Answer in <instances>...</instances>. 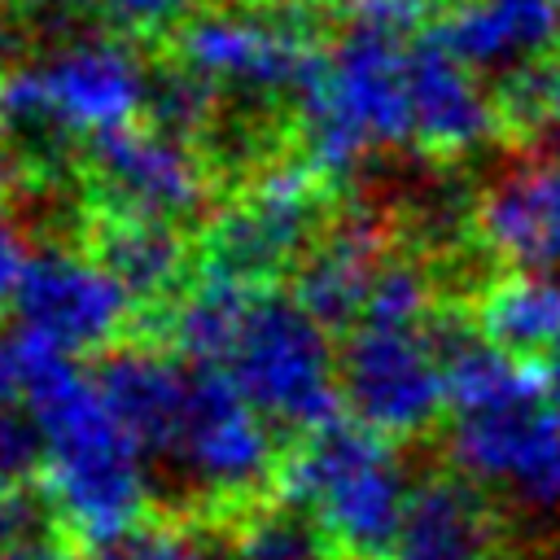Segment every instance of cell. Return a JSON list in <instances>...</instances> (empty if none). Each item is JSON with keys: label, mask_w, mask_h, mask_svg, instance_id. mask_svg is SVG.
Wrapping results in <instances>:
<instances>
[{"label": "cell", "mask_w": 560, "mask_h": 560, "mask_svg": "<svg viewBox=\"0 0 560 560\" xmlns=\"http://www.w3.org/2000/svg\"><path fill=\"white\" fill-rule=\"evenodd\" d=\"M411 88V144L433 162H459L503 136L494 92H481L477 70L459 61L433 26L411 39L407 52Z\"/></svg>", "instance_id": "8fae6325"}, {"label": "cell", "mask_w": 560, "mask_h": 560, "mask_svg": "<svg viewBox=\"0 0 560 560\" xmlns=\"http://www.w3.org/2000/svg\"><path fill=\"white\" fill-rule=\"evenodd\" d=\"M92 376L109 398V407L118 411V420L144 446L149 468H158L179 438L192 368L171 350H158L149 341H127V346L101 350L92 363Z\"/></svg>", "instance_id": "ac0fdd59"}, {"label": "cell", "mask_w": 560, "mask_h": 560, "mask_svg": "<svg viewBox=\"0 0 560 560\" xmlns=\"http://www.w3.org/2000/svg\"><path fill=\"white\" fill-rule=\"evenodd\" d=\"M446 284H442V267L424 262L420 254H385L372 289H368V306H363V324H381V328H420L438 306H442Z\"/></svg>", "instance_id": "cb8c5ba5"}, {"label": "cell", "mask_w": 560, "mask_h": 560, "mask_svg": "<svg viewBox=\"0 0 560 560\" xmlns=\"http://www.w3.org/2000/svg\"><path fill=\"white\" fill-rule=\"evenodd\" d=\"M451 468L477 481H516L534 490L560 464V407L551 398H521L490 411L455 416L446 429Z\"/></svg>", "instance_id": "e0dca14e"}, {"label": "cell", "mask_w": 560, "mask_h": 560, "mask_svg": "<svg viewBox=\"0 0 560 560\" xmlns=\"http://www.w3.org/2000/svg\"><path fill=\"white\" fill-rule=\"evenodd\" d=\"M276 424L236 389L223 368H192L188 411L171 455L158 472H175L192 503L206 512H249L280 481Z\"/></svg>", "instance_id": "8992f818"}, {"label": "cell", "mask_w": 560, "mask_h": 560, "mask_svg": "<svg viewBox=\"0 0 560 560\" xmlns=\"http://www.w3.org/2000/svg\"><path fill=\"white\" fill-rule=\"evenodd\" d=\"M83 236H88V254L131 293V302L140 311H149L144 328L162 332L171 306L197 280L192 276V245L179 232V223L158 219V214L96 206Z\"/></svg>", "instance_id": "5bb4252c"}, {"label": "cell", "mask_w": 560, "mask_h": 560, "mask_svg": "<svg viewBox=\"0 0 560 560\" xmlns=\"http://www.w3.org/2000/svg\"><path fill=\"white\" fill-rule=\"evenodd\" d=\"M468 236L503 267H560V158H529L481 184L468 206Z\"/></svg>", "instance_id": "7c38bea8"}, {"label": "cell", "mask_w": 560, "mask_h": 560, "mask_svg": "<svg viewBox=\"0 0 560 560\" xmlns=\"http://www.w3.org/2000/svg\"><path fill=\"white\" fill-rule=\"evenodd\" d=\"M494 105H499L508 144H534L542 136H556L560 131V48L503 70L494 83Z\"/></svg>", "instance_id": "7402d4cb"}, {"label": "cell", "mask_w": 560, "mask_h": 560, "mask_svg": "<svg viewBox=\"0 0 560 560\" xmlns=\"http://www.w3.org/2000/svg\"><path fill=\"white\" fill-rule=\"evenodd\" d=\"M442 13L438 0H354V22H376V26H389V31H416L424 18Z\"/></svg>", "instance_id": "4316f807"}, {"label": "cell", "mask_w": 560, "mask_h": 560, "mask_svg": "<svg viewBox=\"0 0 560 560\" xmlns=\"http://www.w3.org/2000/svg\"><path fill=\"white\" fill-rule=\"evenodd\" d=\"M433 35L477 74H503L560 48V0H464L442 13Z\"/></svg>", "instance_id": "d6986e66"}, {"label": "cell", "mask_w": 560, "mask_h": 560, "mask_svg": "<svg viewBox=\"0 0 560 560\" xmlns=\"http://www.w3.org/2000/svg\"><path fill=\"white\" fill-rule=\"evenodd\" d=\"M13 398H22V394H18V368H13V346H9V341H0V411H4V407H13Z\"/></svg>", "instance_id": "4dcf8cb0"}, {"label": "cell", "mask_w": 560, "mask_h": 560, "mask_svg": "<svg viewBox=\"0 0 560 560\" xmlns=\"http://www.w3.org/2000/svg\"><path fill=\"white\" fill-rule=\"evenodd\" d=\"M44 468V433L31 411H0V490L39 481Z\"/></svg>", "instance_id": "484cf974"}, {"label": "cell", "mask_w": 560, "mask_h": 560, "mask_svg": "<svg viewBox=\"0 0 560 560\" xmlns=\"http://www.w3.org/2000/svg\"><path fill=\"white\" fill-rule=\"evenodd\" d=\"M18 394L44 433L39 486L57 508L66 538L96 551L144 525L149 455L118 420L96 376L35 328H18Z\"/></svg>", "instance_id": "6da1fadb"}, {"label": "cell", "mask_w": 560, "mask_h": 560, "mask_svg": "<svg viewBox=\"0 0 560 560\" xmlns=\"http://www.w3.org/2000/svg\"><path fill=\"white\" fill-rule=\"evenodd\" d=\"M468 311L477 332L516 359H547L551 346H560V280L542 271L508 267L477 280Z\"/></svg>", "instance_id": "ffe728a7"}, {"label": "cell", "mask_w": 560, "mask_h": 560, "mask_svg": "<svg viewBox=\"0 0 560 560\" xmlns=\"http://www.w3.org/2000/svg\"><path fill=\"white\" fill-rule=\"evenodd\" d=\"M223 372L276 429L293 438L324 433L350 416L328 328L276 284L258 289L249 302Z\"/></svg>", "instance_id": "277c9868"}, {"label": "cell", "mask_w": 560, "mask_h": 560, "mask_svg": "<svg viewBox=\"0 0 560 560\" xmlns=\"http://www.w3.org/2000/svg\"><path fill=\"white\" fill-rule=\"evenodd\" d=\"M35 88L44 118L61 136H96L105 127H127L144 109L149 74L144 61L118 39H83L52 61L35 66Z\"/></svg>", "instance_id": "4fadbf2b"}, {"label": "cell", "mask_w": 560, "mask_h": 560, "mask_svg": "<svg viewBox=\"0 0 560 560\" xmlns=\"http://www.w3.org/2000/svg\"><path fill=\"white\" fill-rule=\"evenodd\" d=\"M542 368H547V394L560 407V346H551V354L542 359Z\"/></svg>", "instance_id": "1f68e13d"}, {"label": "cell", "mask_w": 560, "mask_h": 560, "mask_svg": "<svg viewBox=\"0 0 560 560\" xmlns=\"http://www.w3.org/2000/svg\"><path fill=\"white\" fill-rule=\"evenodd\" d=\"M407 31L350 22L332 39L328 74L298 101L302 158L328 179H346L368 149L411 140Z\"/></svg>", "instance_id": "7a4b0ae2"}, {"label": "cell", "mask_w": 560, "mask_h": 560, "mask_svg": "<svg viewBox=\"0 0 560 560\" xmlns=\"http://www.w3.org/2000/svg\"><path fill=\"white\" fill-rule=\"evenodd\" d=\"M385 254H389L385 219L372 210H359V206H341L328 214L324 232L293 267L289 293L328 332H350L363 324L368 289H372Z\"/></svg>", "instance_id": "9a60e30c"}, {"label": "cell", "mask_w": 560, "mask_h": 560, "mask_svg": "<svg viewBox=\"0 0 560 560\" xmlns=\"http://www.w3.org/2000/svg\"><path fill=\"white\" fill-rule=\"evenodd\" d=\"M0 4H13V0H0Z\"/></svg>", "instance_id": "836d02e7"}, {"label": "cell", "mask_w": 560, "mask_h": 560, "mask_svg": "<svg viewBox=\"0 0 560 560\" xmlns=\"http://www.w3.org/2000/svg\"><path fill=\"white\" fill-rule=\"evenodd\" d=\"M232 560H341V551L306 508L280 499V508L254 503L249 512H241Z\"/></svg>", "instance_id": "603a6c76"}, {"label": "cell", "mask_w": 560, "mask_h": 560, "mask_svg": "<svg viewBox=\"0 0 560 560\" xmlns=\"http://www.w3.org/2000/svg\"><path fill=\"white\" fill-rule=\"evenodd\" d=\"M276 494L306 508L341 560H394L411 486L402 481L394 442L346 416L324 433L298 438L280 464Z\"/></svg>", "instance_id": "3957f363"}, {"label": "cell", "mask_w": 560, "mask_h": 560, "mask_svg": "<svg viewBox=\"0 0 560 560\" xmlns=\"http://www.w3.org/2000/svg\"><path fill=\"white\" fill-rule=\"evenodd\" d=\"M144 560H232V551L197 538V534H175V529H158L153 547Z\"/></svg>", "instance_id": "f546056e"}, {"label": "cell", "mask_w": 560, "mask_h": 560, "mask_svg": "<svg viewBox=\"0 0 560 560\" xmlns=\"http://www.w3.org/2000/svg\"><path fill=\"white\" fill-rule=\"evenodd\" d=\"M83 158L96 175V206L179 223L210 201V166L197 158V144L149 122L105 127L88 136Z\"/></svg>", "instance_id": "9c48e42d"}, {"label": "cell", "mask_w": 560, "mask_h": 560, "mask_svg": "<svg viewBox=\"0 0 560 560\" xmlns=\"http://www.w3.org/2000/svg\"><path fill=\"white\" fill-rule=\"evenodd\" d=\"M551 144H556V153H560V131H556V136H551Z\"/></svg>", "instance_id": "d6a6232c"}, {"label": "cell", "mask_w": 560, "mask_h": 560, "mask_svg": "<svg viewBox=\"0 0 560 560\" xmlns=\"http://www.w3.org/2000/svg\"><path fill=\"white\" fill-rule=\"evenodd\" d=\"M337 381L346 411L394 446L424 438L451 411L442 359L420 328H350L337 350Z\"/></svg>", "instance_id": "ba28073f"}, {"label": "cell", "mask_w": 560, "mask_h": 560, "mask_svg": "<svg viewBox=\"0 0 560 560\" xmlns=\"http://www.w3.org/2000/svg\"><path fill=\"white\" fill-rule=\"evenodd\" d=\"M18 328H35L70 354H101L140 324L131 293L96 262L70 249H39L13 298Z\"/></svg>", "instance_id": "30bf717a"}, {"label": "cell", "mask_w": 560, "mask_h": 560, "mask_svg": "<svg viewBox=\"0 0 560 560\" xmlns=\"http://www.w3.org/2000/svg\"><path fill=\"white\" fill-rule=\"evenodd\" d=\"M508 547V512L486 481L442 468L411 486L394 560H499Z\"/></svg>", "instance_id": "2e32d148"}, {"label": "cell", "mask_w": 560, "mask_h": 560, "mask_svg": "<svg viewBox=\"0 0 560 560\" xmlns=\"http://www.w3.org/2000/svg\"><path fill=\"white\" fill-rule=\"evenodd\" d=\"M254 298H258V284L201 267L162 324L166 350L179 354L188 368H223Z\"/></svg>", "instance_id": "44dd1931"}, {"label": "cell", "mask_w": 560, "mask_h": 560, "mask_svg": "<svg viewBox=\"0 0 560 560\" xmlns=\"http://www.w3.org/2000/svg\"><path fill=\"white\" fill-rule=\"evenodd\" d=\"M332 184L306 158L262 162L236 201H228L201 232V267L271 289L280 271H293L324 232V206Z\"/></svg>", "instance_id": "52a82bcc"}, {"label": "cell", "mask_w": 560, "mask_h": 560, "mask_svg": "<svg viewBox=\"0 0 560 560\" xmlns=\"http://www.w3.org/2000/svg\"><path fill=\"white\" fill-rule=\"evenodd\" d=\"M109 18H118L131 31H153V26H171L179 22L184 9H192V0H101Z\"/></svg>", "instance_id": "f1b7e54d"}, {"label": "cell", "mask_w": 560, "mask_h": 560, "mask_svg": "<svg viewBox=\"0 0 560 560\" xmlns=\"http://www.w3.org/2000/svg\"><path fill=\"white\" fill-rule=\"evenodd\" d=\"M57 560H61V556H57Z\"/></svg>", "instance_id": "e575fe53"}, {"label": "cell", "mask_w": 560, "mask_h": 560, "mask_svg": "<svg viewBox=\"0 0 560 560\" xmlns=\"http://www.w3.org/2000/svg\"><path fill=\"white\" fill-rule=\"evenodd\" d=\"M315 9L298 0H258L236 9H201L171 31L179 66L210 79L219 92H289L302 101L324 74L332 44L315 31Z\"/></svg>", "instance_id": "5b68a950"}, {"label": "cell", "mask_w": 560, "mask_h": 560, "mask_svg": "<svg viewBox=\"0 0 560 560\" xmlns=\"http://www.w3.org/2000/svg\"><path fill=\"white\" fill-rule=\"evenodd\" d=\"M26 262H31L26 236H22L18 219L0 206V306H9V302L18 298V284H22V276H26Z\"/></svg>", "instance_id": "83f0119b"}, {"label": "cell", "mask_w": 560, "mask_h": 560, "mask_svg": "<svg viewBox=\"0 0 560 560\" xmlns=\"http://www.w3.org/2000/svg\"><path fill=\"white\" fill-rule=\"evenodd\" d=\"M214 109H219V88L210 79H201L197 70L179 66L175 57H166L149 74V96H144L149 127L197 144L214 127Z\"/></svg>", "instance_id": "d4e9b609"}]
</instances>
